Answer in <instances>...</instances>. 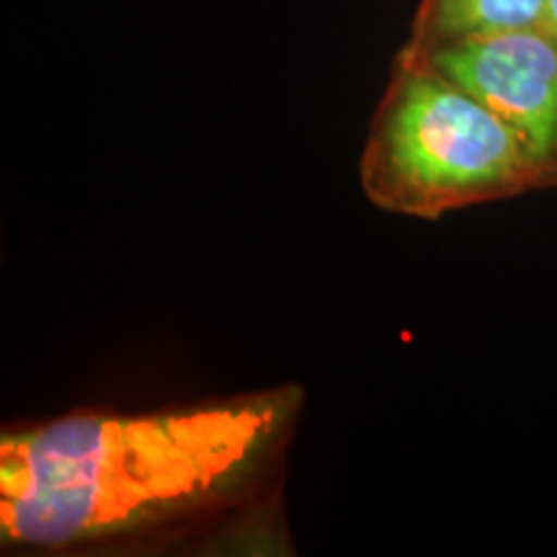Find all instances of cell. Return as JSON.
Instances as JSON below:
<instances>
[{
  "instance_id": "6da1fadb",
  "label": "cell",
  "mask_w": 557,
  "mask_h": 557,
  "mask_svg": "<svg viewBox=\"0 0 557 557\" xmlns=\"http://www.w3.org/2000/svg\"><path fill=\"white\" fill-rule=\"evenodd\" d=\"M299 408V389L139 416L73 413L0 438V534L70 547L186 511L238 485Z\"/></svg>"
},
{
  "instance_id": "7a4b0ae2",
  "label": "cell",
  "mask_w": 557,
  "mask_h": 557,
  "mask_svg": "<svg viewBox=\"0 0 557 557\" xmlns=\"http://www.w3.org/2000/svg\"><path fill=\"white\" fill-rule=\"evenodd\" d=\"M359 184L382 212L413 220L537 191L519 139L478 96L398 54L369 122Z\"/></svg>"
},
{
  "instance_id": "3957f363",
  "label": "cell",
  "mask_w": 557,
  "mask_h": 557,
  "mask_svg": "<svg viewBox=\"0 0 557 557\" xmlns=\"http://www.w3.org/2000/svg\"><path fill=\"white\" fill-rule=\"evenodd\" d=\"M403 60L423 62L478 96L519 139L537 191L557 189V41L545 29L483 34Z\"/></svg>"
},
{
  "instance_id": "277c9868",
  "label": "cell",
  "mask_w": 557,
  "mask_h": 557,
  "mask_svg": "<svg viewBox=\"0 0 557 557\" xmlns=\"http://www.w3.org/2000/svg\"><path fill=\"white\" fill-rule=\"evenodd\" d=\"M545 0H418L398 54L426 58L462 39L511 29H542Z\"/></svg>"
},
{
  "instance_id": "5b68a950",
  "label": "cell",
  "mask_w": 557,
  "mask_h": 557,
  "mask_svg": "<svg viewBox=\"0 0 557 557\" xmlns=\"http://www.w3.org/2000/svg\"><path fill=\"white\" fill-rule=\"evenodd\" d=\"M542 29L549 34V39L557 41V0H545V11H542Z\"/></svg>"
}]
</instances>
